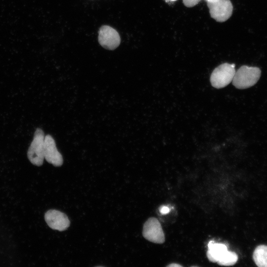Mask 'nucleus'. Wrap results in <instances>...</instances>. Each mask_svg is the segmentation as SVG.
<instances>
[{
    "mask_svg": "<svg viewBox=\"0 0 267 267\" xmlns=\"http://www.w3.org/2000/svg\"><path fill=\"white\" fill-rule=\"evenodd\" d=\"M261 75V71L259 68L243 65L235 72L232 84L238 89H247L257 83Z\"/></svg>",
    "mask_w": 267,
    "mask_h": 267,
    "instance_id": "1",
    "label": "nucleus"
},
{
    "mask_svg": "<svg viewBox=\"0 0 267 267\" xmlns=\"http://www.w3.org/2000/svg\"><path fill=\"white\" fill-rule=\"evenodd\" d=\"M235 65L224 63L216 67L210 77L212 86L216 89L223 88L232 81L235 73Z\"/></svg>",
    "mask_w": 267,
    "mask_h": 267,
    "instance_id": "2",
    "label": "nucleus"
},
{
    "mask_svg": "<svg viewBox=\"0 0 267 267\" xmlns=\"http://www.w3.org/2000/svg\"><path fill=\"white\" fill-rule=\"evenodd\" d=\"M44 134L43 131L38 128L34 134L33 139L28 150L27 155L30 161L33 165L41 166L44 159Z\"/></svg>",
    "mask_w": 267,
    "mask_h": 267,
    "instance_id": "3",
    "label": "nucleus"
},
{
    "mask_svg": "<svg viewBox=\"0 0 267 267\" xmlns=\"http://www.w3.org/2000/svg\"><path fill=\"white\" fill-rule=\"evenodd\" d=\"M207 3L211 17L218 22L226 21L232 14L233 5L230 0H210Z\"/></svg>",
    "mask_w": 267,
    "mask_h": 267,
    "instance_id": "4",
    "label": "nucleus"
},
{
    "mask_svg": "<svg viewBox=\"0 0 267 267\" xmlns=\"http://www.w3.org/2000/svg\"><path fill=\"white\" fill-rule=\"evenodd\" d=\"M142 235L147 240L157 244H162L165 241V235L161 225L155 218H149L144 223Z\"/></svg>",
    "mask_w": 267,
    "mask_h": 267,
    "instance_id": "5",
    "label": "nucleus"
},
{
    "mask_svg": "<svg viewBox=\"0 0 267 267\" xmlns=\"http://www.w3.org/2000/svg\"><path fill=\"white\" fill-rule=\"evenodd\" d=\"M120 37L114 29L109 26H102L99 29L98 41L105 48L113 50L118 46Z\"/></svg>",
    "mask_w": 267,
    "mask_h": 267,
    "instance_id": "6",
    "label": "nucleus"
},
{
    "mask_svg": "<svg viewBox=\"0 0 267 267\" xmlns=\"http://www.w3.org/2000/svg\"><path fill=\"white\" fill-rule=\"evenodd\" d=\"M44 220L49 227L60 231L67 229L70 224L66 215L56 210L47 211L45 213Z\"/></svg>",
    "mask_w": 267,
    "mask_h": 267,
    "instance_id": "7",
    "label": "nucleus"
},
{
    "mask_svg": "<svg viewBox=\"0 0 267 267\" xmlns=\"http://www.w3.org/2000/svg\"><path fill=\"white\" fill-rule=\"evenodd\" d=\"M44 157L49 163L60 167L63 162L62 156L58 151L53 138L47 134L44 137Z\"/></svg>",
    "mask_w": 267,
    "mask_h": 267,
    "instance_id": "8",
    "label": "nucleus"
},
{
    "mask_svg": "<svg viewBox=\"0 0 267 267\" xmlns=\"http://www.w3.org/2000/svg\"><path fill=\"white\" fill-rule=\"evenodd\" d=\"M208 247L207 257L213 263H217L228 251L224 244L215 243L213 241L209 242Z\"/></svg>",
    "mask_w": 267,
    "mask_h": 267,
    "instance_id": "9",
    "label": "nucleus"
},
{
    "mask_svg": "<svg viewBox=\"0 0 267 267\" xmlns=\"http://www.w3.org/2000/svg\"><path fill=\"white\" fill-rule=\"evenodd\" d=\"M253 259L259 267H267V245H260L253 253Z\"/></svg>",
    "mask_w": 267,
    "mask_h": 267,
    "instance_id": "10",
    "label": "nucleus"
},
{
    "mask_svg": "<svg viewBox=\"0 0 267 267\" xmlns=\"http://www.w3.org/2000/svg\"><path fill=\"white\" fill-rule=\"evenodd\" d=\"M238 260L237 254L233 252H227L217 262L221 266H229L235 264Z\"/></svg>",
    "mask_w": 267,
    "mask_h": 267,
    "instance_id": "11",
    "label": "nucleus"
},
{
    "mask_svg": "<svg viewBox=\"0 0 267 267\" xmlns=\"http://www.w3.org/2000/svg\"><path fill=\"white\" fill-rule=\"evenodd\" d=\"M183 4L188 7H193L197 4L201 0H182Z\"/></svg>",
    "mask_w": 267,
    "mask_h": 267,
    "instance_id": "12",
    "label": "nucleus"
},
{
    "mask_svg": "<svg viewBox=\"0 0 267 267\" xmlns=\"http://www.w3.org/2000/svg\"><path fill=\"white\" fill-rule=\"evenodd\" d=\"M159 211L162 214H166L169 212L170 209L166 206H162L160 207Z\"/></svg>",
    "mask_w": 267,
    "mask_h": 267,
    "instance_id": "13",
    "label": "nucleus"
},
{
    "mask_svg": "<svg viewBox=\"0 0 267 267\" xmlns=\"http://www.w3.org/2000/svg\"><path fill=\"white\" fill-rule=\"evenodd\" d=\"M168 267H181V266L177 264H172L168 265Z\"/></svg>",
    "mask_w": 267,
    "mask_h": 267,
    "instance_id": "14",
    "label": "nucleus"
},
{
    "mask_svg": "<svg viewBox=\"0 0 267 267\" xmlns=\"http://www.w3.org/2000/svg\"><path fill=\"white\" fill-rule=\"evenodd\" d=\"M208 0H206V1H208Z\"/></svg>",
    "mask_w": 267,
    "mask_h": 267,
    "instance_id": "15",
    "label": "nucleus"
},
{
    "mask_svg": "<svg viewBox=\"0 0 267 267\" xmlns=\"http://www.w3.org/2000/svg\"></svg>",
    "mask_w": 267,
    "mask_h": 267,
    "instance_id": "16",
    "label": "nucleus"
}]
</instances>
